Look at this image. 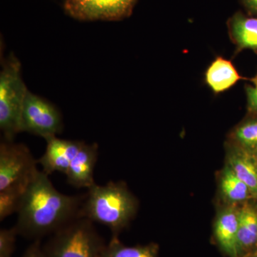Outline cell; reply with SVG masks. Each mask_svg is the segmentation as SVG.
I'll return each mask as SVG.
<instances>
[{
    "mask_svg": "<svg viewBox=\"0 0 257 257\" xmlns=\"http://www.w3.org/2000/svg\"><path fill=\"white\" fill-rule=\"evenodd\" d=\"M85 194L67 195L54 187L49 175L39 171L24 193L15 225L19 235L40 240L80 217Z\"/></svg>",
    "mask_w": 257,
    "mask_h": 257,
    "instance_id": "1",
    "label": "cell"
},
{
    "mask_svg": "<svg viewBox=\"0 0 257 257\" xmlns=\"http://www.w3.org/2000/svg\"><path fill=\"white\" fill-rule=\"evenodd\" d=\"M138 200L122 181L96 183L87 189L80 217L104 225L111 236H119L128 226L138 210Z\"/></svg>",
    "mask_w": 257,
    "mask_h": 257,
    "instance_id": "2",
    "label": "cell"
},
{
    "mask_svg": "<svg viewBox=\"0 0 257 257\" xmlns=\"http://www.w3.org/2000/svg\"><path fill=\"white\" fill-rule=\"evenodd\" d=\"M28 92L21 63L11 54L3 61L0 72V128L5 140L14 141L22 133V113Z\"/></svg>",
    "mask_w": 257,
    "mask_h": 257,
    "instance_id": "3",
    "label": "cell"
},
{
    "mask_svg": "<svg viewBox=\"0 0 257 257\" xmlns=\"http://www.w3.org/2000/svg\"><path fill=\"white\" fill-rule=\"evenodd\" d=\"M105 246L94 222L79 217L52 234L42 248L48 257H100Z\"/></svg>",
    "mask_w": 257,
    "mask_h": 257,
    "instance_id": "4",
    "label": "cell"
},
{
    "mask_svg": "<svg viewBox=\"0 0 257 257\" xmlns=\"http://www.w3.org/2000/svg\"><path fill=\"white\" fill-rule=\"evenodd\" d=\"M37 164L26 145L3 140L0 144V192L24 194L40 171Z\"/></svg>",
    "mask_w": 257,
    "mask_h": 257,
    "instance_id": "5",
    "label": "cell"
},
{
    "mask_svg": "<svg viewBox=\"0 0 257 257\" xmlns=\"http://www.w3.org/2000/svg\"><path fill=\"white\" fill-rule=\"evenodd\" d=\"M63 120L55 105L28 90L22 113V132L45 140L62 133Z\"/></svg>",
    "mask_w": 257,
    "mask_h": 257,
    "instance_id": "6",
    "label": "cell"
},
{
    "mask_svg": "<svg viewBox=\"0 0 257 257\" xmlns=\"http://www.w3.org/2000/svg\"><path fill=\"white\" fill-rule=\"evenodd\" d=\"M138 0H65L66 14L79 21H119L133 13Z\"/></svg>",
    "mask_w": 257,
    "mask_h": 257,
    "instance_id": "7",
    "label": "cell"
},
{
    "mask_svg": "<svg viewBox=\"0 0 257 257\" xmlns=\"http://www.w3.org/2000/svg\"><path fill=\"white\" fill-rule=\"evenodd\" d=\"M45 153L37 160L42 171L50 175L54 172L66 175L71 162L73 160L84 142L63 140L54 137L46 140Z\"/></svg>",
    "mask_w": 257,
    "mask_h": 257,
    "instance_id": "8",
    "label": "cell"
},
{
    "mask_svg": "<svg viewBox=\"0 0 257 257\" xmlns=\"http://www.w3.org/2000/svg\"><path fill=\"white\" fill-rule=\"evenodd\" d=\"M239 219V206L223 205L214 221V240L221 252L227 257H238Z\"/></svg>",
    "mask_w": 257,
    "mask_h": 257,
    "instance_id": "9",
    "label": "cell"
},
{
    "mask_svg": "<svg viewBox=\"0 0 257 257\" xmlns=\"http://www.w3.org/2000/svg\"><path fill=\"white\" fill-rule=\"evenodd\" d=\"M98 150L97 144L84 143L65 175L69 185L77 189H89L95 184L94 172L99 155Z\"/></svg>",
    "mask_w": 257,
    "mask_h": 257,
    "instance_id": "10",
    "label": "cell"
},
{
    "mask_svg": "<svg viewBox=\"0 0 257 257\" xmlns=\"http://www.w3.org/2000/svg\"><path fill=\"white\" fill-rule=\"evenodd\" d=\"M238 257H250L257 252V202L239 206L237 234Z\"/></svg>",
    "mask_w": 257,
    "mask_h": 257,
    "instance_id": "11",
    "label": "cell"
},
{
    "mask_svg": "<svg viewBox=\"0 0 257 257\" xmlns=\"http://www.w3.org/2000/svg\"><path fill=\"white\" fill-rule=\"evenodd\" d=\"M226 164L236 177L246 184L257 202V162L251 155L239 147L228 144Z\"/></svg>",
    "mask_w": 257,
    "mask_h": 257,
    "instance_id": "12",
    "label": "cell"
},
{
    "mask_svg": "<svg viewBox=\"0 0 257 257\" xmlns=\"http://www.w3.org/2000/svg\"><path fill=\"white\" fill-rule=\"evenodd\" d=\"M219 190L224 205L241 206L249 201H255L247 186L226 164L219 176Z\"/></svg>",
    "mask_w": 257,
    "mask_h": 257,
    "instance_id": "13",
    "label": "cell"
},
{
    "mask_svg": "<svg viewBox=\"0 0 257 257\" xmlns=\"http://www.w3.org/2000/svg\"><path fill=\"white\" fill-rule=\"evenodd\" d=\"M241 79L233 64L222 57H217L208 67L205 74L206 82L215 93L227 90Z\"/></svg>",
    "mask_w": 257,
    "mask_h": 257,
    "instance_id": "14",
    "label": "cell"
},
{
    "mask_svg": "<svg viewBox=\"0 0 257 257\" xmlns=\"http://www.w3.org/2000/svg\"><path fill=\"white\" fill-rule=\"evenodd\" d=\"M228 25L238 50L250 49L257 52V18L236 13L229 19Z\"/></svg>",
    "mask_w": 257,
    "mask_h": 257,
    "instance_id": "15",
    "label": "cell"
},
{
    "mask_svg": "<svg viewBox=\"0 0 257 257\" xmlns=\"http://www.w3.org/2000/svg\"><path fill=\"white\" fill-rule=\"evenodd\" d=\"M229 143L257 158V114H249L232 130Z\"/></svg>",
    "mask_w": 257,
    "mask_h": 257,
    "instance_id": "16",
    "label": "cell"
},
{
    "mask_svg": "<svg viewBox=\"0 0 257 257\" xmlns=\"http://www.w3.org/2000/svg\"><path fill=\"white\" fill-rule=\"evenodd\" d=\"M100 257H160V246L156 243L126 246L119 236H111Z\"/></svg>",
    "mask_w": 257,
    "mask_h": 257,
    "instance_id": "17",
    "label": "cell"
},
{
    "mask_svg": "<svg viewBox=\"0 0 257 257\" xmlns=\"http://www.w3.org/2000/svg\"><path fill=\"white\" fill-rule=\"evenodd\" d=\"M23 194L16 192H0V221L18 213Z\"/></svg>",
    "mask_w": 257,
    "mask_h": 257,
    "instance_id": "18",
    "label": "cell"
},
{
    "mask_svg": "<svg viewBox=\"0 0 257 257\" xmlns=\"http://www.w3.org/2000/svg\"><path fill=\"white\" fill-rule=\"evenodd\" d=\"M18 235L15 226L0 230V257H13Z\"/></svg>",
    "mask_w": 257,
    "mask_h": 257,
    "instance_id": "19",
    "label": "cell"
},
{
    "mask_svg": "<svg viewBox=\"0 0 257 257\" xmlns=\"http://www.w3.org/2000/svg\"><path fill=\"white\" fill-rule=\"evenodd\" d=\"M251 81L253 85L246 87L247 109L249 114H257V75Z\"/></svg>",
    "mask_w": 257,
    "mask_h": 257,
    "instance_id": "20",
    "label": "cell"
},
{
    "mask_svg": "<svg viewBox=\"0 0 257 257\" xmlns=\"http://www.w3.org/2000/svg\"><path fill=\"white\" fill-rule=\"evenodd\" d=\"M21 257H48L41 246L40 240H35V242L27 248Z\"/></svg>",
    "mask_w": 257,
    "mask_h": 257,
    "instance_id": "21",
    "label": "cell"
},
{
    "mask_svg": "<svg viewBox=\"0 0 257 257\" xmlns=\"http://www.w3.org/2000/svg\"><path fill=\"white\" fill-rule=\"evenodd\" d=\"M242 2L250 13L257 15V0H242Z\"/></svg>",
    "mask_w": 257,
    "mask_h": 257,
    "instance_id": "22",
    "label": "cell"
},
{
    "mask_svg": "<svg viewBox=\"0 0 257 257\" xmlns=\"http://www.w3.org/2000/svg\"><path fill=\"white\" fill-rule=\"evenodd\" d=\"M250 257H257V252L256 253H254V254H253V256Z\"/></svg>",
    "mask_w": 257,
    "mask_h": 257,
    "instance_id": "23",
    "label": "cell"
},
{
    "mask_svg": "<svg viewBox=\"0 0 257 257\" xmlns=\"http://www.w3.org/2000/svg\"><path fill=\"white\" fill-rule=\"evenodd\" d=\"M253 158H254V157H253ZM255 160H256V162H257V158H254Z\"/></svg>",
    "mask_w": 257,
    "mask_h": 257,
    "instance_id": "24",
    "label": "cell"
}]
</instances>
